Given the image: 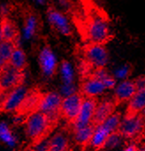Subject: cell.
<instances>
[{
    "instance_id": "obj_25",
    "label": "cell",
    "mask_w": 145,
    "mask_h": 151,
    "mask_svg": "<svg viewBox=\"0 0 145 151\" xmlns=\"http://www.w3.org/2000/svg\"><path fill=\"white\" fill-rule=\"evenodd\" d=\"M62 67H63V73H64V76L67 82H70V81L72 80V73H71V70H70V66L68 65L67 62L66 61H63L62 62Z\"/></svg>"
},
{
    "instance_id": "obj_9",
    "label": "cell",
    "mask_w": 145,
    "mask_h": 151,
    "mask_svg": "<svg viewBox=\"0 0 145 151\" xmlns=\"http://www.w3.org/2000/svg\"><path fill=\"white\" fill-rule=\"evenodd\" d=\"M46 17L48 23L57 33L64 36H71L73 35L72 24L62 12L55 7H49L46 12Z\"/></svg>"
},
{
    "instance_id": "obj_13",
    "label": "cell",
    "mask_w": 145,
    "mask_h": 151,
    "mask_svg": "<svg viewBox=\"0 0 145 151\" xmlns=\"http://www.w3.org/2000/svg\"><path fill=\"white\" fill-rule=\"evenodd\" d=\"M106 88L102 81L93 76L80 78L79 92L85 98H96L104 94Z\"/></svg>"
},
{
    "instance_id": "obj_8",
    "label": "cell",
    "mask_w": 145,
    "mask_h": 151,
    "mask_svg": "<svg viewBox=\"0 0 145 151\" xmlns=\"http://www.w3.org/2000/svg\"><path fill=\"white\" fill-rule=\"evenodd\" d=\"M37 59L43 74L48 79H54L58 73V63L49 44H44L40 49Z\"/></svg>"
},
{
    "instance_id": "obj_31",
    "label": "cell",
    "mask_w": 145,
    "mask_h": 151,
    "mask_svg": "<svg viewBox=\"0 0 145 151\" xmlns=\"http://www.w3.org/2000/svg\"><path fill=\"white\" fill-rule=\"evenodd\" d=\"M82 1H83V2H87L88 0H82Z\"/></svg>"
},
{
    "instance_id": "obj_15",
    "label": "cell",
    "mask_w": 145,
    "mask_h": 151,
    "mask_svg": "<svg viewBox=\"0 0 145 151\" xmlns=\"http://www.w3.org/2000/svg\"><path fill=\"white\" fill-rule=\"evenodd\" d=\"M116 108L117 106L112 98L99 101L91 121V126L96 129L100 127L114 112H116Z\"/></svg>"
},
{
    "instance_id": "obj_28",
    "label": "cell",
    "mask_w": 145,
    "mask_h": 151,
    "mask_svg": "<svg viewBox=\"0 0 145 151\" xmlns=\"http://www.w3.org/2000/svg\"><path fill=\"white\" fill-rule=\"evenodd\" d=\"M123 151H140V149L136 144H131L128 146L125 150H123Z\"/></svg>"
},
{
    "instance_id": "obj_20",
    "label": "cell",
    "mask_w": 145,
    "mask_h": 151,
    "mask_svg": "<svg viewBox=\"0 0 145 151\" xmlns=\"http://www.w3.org/2000/svg\"><path fill=\"white\" fill-rule=\"evenodd\" d=\"M9 65L21 73H25V70L27 68L28 63H27V55L19 45H17L15 47L12 55L11 57Z\"/></svg>"
},
{
    "instance_id": "obj_6",
    "label": "cell",
    "mask_w": 145,
    "mask_h": 151,
    "mask_svg": "<svg viewBox=\"0 0 145 151\" xmlns=\"http://www.w3.org/2000/svg\"><path fill=\"white\" fill-rule=\"evenodd\" d=\"M144 129L145 115L142 113L129 119H123L117 134L127 140L137 142L144 139Z\"/></svg>"
},
{
    "instance_id": "obj_24",
    "label": "cell",
    "mask_w": 145,
    "mask_h": 151,
    "mask_svg": "<svg viewBox=\"0 0 145 151\" xmlns=\"http://www.w3.org/2000/svg\"><path fill=\"white\" fill-rule=\"evenodd\" d=\"M17 45L13 42L1 41L0 42V67L1 69L9 66L12 52Z\"/></svg>"
},
{
    "instance_id": "obj_17",
    "label": "cell",
    "mask_w": 145,
    "mask_h": 151,
    "mask_svg": "<svg viewBox=\"0 0 145 151\" xmlns=\"http://www.w3.org/2000/svg\"><path fill=\"white\" fill-rule=\"evenodd\" d=\"M145 112V88L138 90L134 97L129 101L123 115L124 119L135 118Z\"/></svg>"
},
{
    "instance_id": "obj_12",
    "label": "cell",
    "mask_w": 145,
    "mask_h": 151,
    "mask_svg": "<svg viewBox=\"0 0 145 151\" xmlns=\"http://www.w3.org/2000/svg\"><path fill=\"white\" fill-rule=\"evenodd\" d=\"M137 92L138 88L135 80H125L116 86L112 99L119 107L126 103L128 104Z\"/></svg>"
},
{
    "instance_id": "obj_4",
    "label": "cell",
    "mask_w": 145,
    "mask_h": 151,
    "mask_svg": "<svg viewBox=\"0 0 145 151\" xmlns=\"http://www.w3.org/2000/svg\"><path fill=\"white\" fill-rule=\"evenodd\" d=\"M43 94L44 91H43L39 86H33L27 88L25 97L16 109L13 116L18 119H21L23 123L26 118L40 111Z\"/></svg>"
},
{
    "instance_id": "obj_26",
    "label": "cell",
    "mask_w": 145,
    "mask_h": 151,
    "mask_svg": "<svg viewBox=\"0 0 145 151\" xmlns=\"http://www.w3.org/2000/svg\"><path fill=\"white\" fill-rule=\"evenodd\" d=\"M136 85H137V88H138V90H141V89H144L145 88V75H140L138 77H136V79H134Z\"/></svg>"
},
{
    "instance_id": "obj_14",
    "label": "cell",
    "mask_w": 145,
    "mask_h": 151,
    "mask_svg": "<svg viewBox=\"0 0 145 151\" xmlns=\"http://www.w3.org/2000/svg\"><path fill=\"white\" fill-rule=\"evenodd\" d=\"M27 91V88L22 86L19 88H16L15 90L9 92L4 96H1V104H0L1 113H4V114L12 113L13 114L16 109L19 107V105L22 102L23 98L25 97Z\"/></svg>"
},
{
    "instance_id": "obj_10",
    "label": "cell",
    "mask_w": 145,
    "mask_h": 151,
    "mask_svg": "<svg viewBox=\"0 0 145 151\" xmlns=\"http://www.w3.org/2000/svg\"><path fill=\"white\" fill-rule=\"evenodd\" d=\"M98 103H99V100L97 99V97L85 98L82 108L81 110V112L76 121L71 127L66 128L69 132V134L73 133L75 130H78V129H81V128H83L91 125V121H92V119L95 114Z\"/></svg>"
},
{
    "instance_id": "obj_21",
    "label": "cell",
    "mask_w": 145,
    "mask_h": 151,
    "mask_svg": "<svg viewBox=\"0 0 145 151\" xmlns=\"http://www.w3.org/2000/svg\"><path fill=\"white\" fill-rule=\"evenodd\" d=\"M39 21L35 14L28 13L24 19V25H23V36L26 39L33 38L38 29Z\"/></svg>"
},
{
    "instance_id": "obj_30",
    "label": "cell",
    "mask_w": 145,
    "mask_h": 151,
    "mask_svg": "<svg viewBox=\"0 0 145 151\" xmlns=\"http://www.w3.org/2000/svg\"><path fill=\"white\" fill-rule=\"evenodd\" d=\"M140 151H145V142L142 145V148L140 149Z\"/></svg>"
},
{
    "instance_id": "obj_16",
    "label": "cell",
    "mask_w": 145,
    "mask_h": 151,
    "mask_svg": "<svg viewBox=\"0 0 145 151\" xmlns=\"http://www.w3.org/2000/svg\"><path fill=\"white\" fill-rule=\"evenodd\" d=\"M0 38L1 41L13 42L19 45L20 34L16 23L7 17H3L0 27Z\"/></svg>"
},
{
    "instance_id": "obj_29",
    "label": "cell",
    "mask_w": 145,
    "mask_h": 151,
    "mask_svg": "<svg viewBox=\"0 0 145 151\" xmlns=\"http://www.w3.org/2000/svg\"><path fill=\"white\" fill-rule=\"evenodd\" d=\"M34 1L39 4H44V3H45V0H34Z\"/></svg>"
},
{
    "instance_id": "obj_22",
    "label": "cell",
    "mask_w": 145,
    "mask_h": 151,
    "mask_svg": "<svg viewBox=\"0 0 145 151\" xmlns=\"http://www.w3.org/2000/svg\"><path fill=\"white\" fill-rule=\"evenodd\" d=\"M122 120V113L120 111H116L101 126V127L111 136L112 134H117Z\"/></svg>"
},
{
    "instance_id": "obj_11",
    "label": "cell",
    "mask_w": 145,
    "mask_h": 151,
    "mask_svg": "<svg viewBox=\"0 0 145 151\" xmlns=\"http://www.w3.org/2000/svg\"><path fill=\"white\" fill-rule=\"evenodd\" d=\"M64 97L58 92L55 91H46L43 94L42 100L40 111L45 113L50 118L61 120L60 118V108Z\"/></svg>"
},
{
    "instance_id": "obj_2",
    "label": "cell",
    "mask_w": 145,
    "mask_h": 151,
    "mask_svg": "<svg viewBox=\"0 0 145 151\" xmlns=\"http://www.w3.org/2000/svg\"><path fill=\"white\" fill-rule=\"evenodd\" d=\"M79 65L80 78L85 77L93 72L106 68L109 62V52L105 45L87 43L81 49Z\"/></svg>"
},
{
    "instance_id": "obj_5",
    "label": "cell",
    "mask_w": 145,
    "mask_h": 151,
    "mask_svg": "<svg viewBox=\"0 0 145 151\" xmlns=\"http://www.w3.org/2000/svg\"><path fill=\"white\" fill-rule=\"evenodd\" d=\"M84 100L85 97L79 91H75L64 97L60 108V118L66 122V127H71L76 121Z\"/></svg>"
},
{
    "instance_id": "obj_27",
    "label": "cell",
    "mask_w": 145,
    "mask_h": 151,
    "mask_svg": "<svg viewBox=\"0 0 145 151\" xmlns=\"http://www.w3.org/2000/svg\"><path fill=\"white\" fill-rule=\"evenodd\" d=\"M131 69H133V67H131V65L128 66H124L120 71L118 72L117 75L119 77H125V76H128L131 73Z\"/></svg>"
},
{
    "instance_id": "obj_3",
    "label": "cell",
    "mask_w": 145,
    "mask_h": 151,
    "mask_svg": "<svg viewBox=\"0 0 145 151\" xmlns=\"http://www.w3.org/2000/svg\"><path fill=\"white\" fill-rule=\"evenodd\" d=\"M84 38L88 43L105 45L112 38L109 20L101 12L92 10L84 23Z\"/></svg>"
},
{
    "instance_id": "obj_18",
    "label": "cell",
    "mask_w": 145,
    "mask_h": 151,
    "mask_svg": "<svg viewBox=\"0 0 145 151\" xmlns=\"http://www.w3.org/2000/svg\"><path fill=\"white\" fill-rule=\"evenodd\" d=\"M68 134L69 132L66 129H62L55 133L48 140L45 151H71Z\"/></svg>"
},
{
    "instance_id": "obj_23",
    "label": "cell",
    "mask_w": 145,
    "mask_h": 151,
    "mask_svg": "<svg viewBox=\"0 0 145 151\" xmlns=\"http://www.w3.org/2000/svg\"><path fill=\"white\" fill-rule=\"evenodd\" d=\"M110 135L100 127L96 129L94 136L91 140L90 146L94 151H99L106 148Z\"/></svg>"
},
{
    "instance_id": "obj_32",
    "label": "cell",
    "mask_w": 145,
    "mask_h": 151,
    "mask_svg": "<svg viewBox=\"0 0 145 151\" xmlns=\"http://www.w3.org/2000/svg\"><path fill=\"white\" fill-rule=\"evenodd\" d=\"M144 115H145V112H144ZM144 138H145V129H144Z\"/></svg>"
},
{
    "instance_id": "obj_7",
    "label": "cell",
    "mask_w": 145,
    "mask_h": 151,
    "mask_svg": "<svg viewBox=\"0 0 145 151\" xmlns=\"http://www.w3.org/2000/svg\"><path fill=\"white\" fill-rule=\"evenodd\" d=\"M0 94L1 96L24 86L25 73L19 72L12 66L0 69Z\"/></svg>"
},
{
    "instance_id": "obj_1",
    "label": "cell",
    "mask_w": 145,
    "mask_h": 151,
    "mask_svg": "<svg viewBox=\"0 0 145 151\" xmlns=\"http://www.w3.org/2000/svg\"><path fill=\"white\" fill-rule=\"evenodd\" d=\"M60 120L50 118L42 111L34 113L23 121L27 139L29 142L27 150L37 147L44 142L58 127Z\"/></svg>"
},
{
    "instance_id": "obj_19",
    "label": "cell",
    "mask_w": 145,
    "mask_h": 151,
    "mask_svg": "<svg viewBox=\"0 0 145 151\" xmlns=\"http://www.w3.org/2000/svg\"><path fill=\"white\" fill-rule=\"evenodd\" d=\"M96 132V128L93 126H89L71 133L74 143L81 148V151H85L89 146L91 140Z\"/></svg>"
}]
</instances>
